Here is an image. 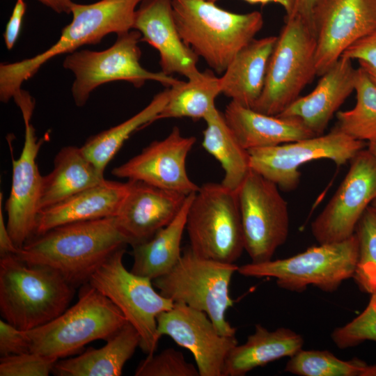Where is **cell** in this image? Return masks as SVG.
<instances>
[{
  "label": "cell",
  "instance_id": "1",
  "mask_svg": "<svg viewBox=\"0 0 376 376\" xmlns=\"http://www.w3.org/2000/svg\"><path fill=\"white\" fill-rule=\"evenodd\" d=\"M129 244L115 217L61 225L31 237L16 256L24 263L49 268L75 288L111 255Z\"/></svg>",
  "mask_w": 376,
  "mask_h": 376
},
{
  "label": "cell",
  "instance_id": "2",
  "mask_svg": "<svg viewBox=\"0 0 376 376\" xmlns=\"http://www.w3.org/2000/svg\"><path fill=\"white\" fill-rule=\"evenodd\" d=\"M143 0H100L74 3L71 22L61 30L58 40L45 51L13 63L0 65V100L7 103L19 95L22 84L33 77L51 59L70 54L87 45H96L110 33L133 29L135 12Z\"/></svg>",
  "mask_w": 376,
  "mask_h": 376
},
{
  "label": "cell",
  "instance_id": "3",
  "mask_svg": "<svg viewBox=\"0 0 376 376\" xmlns=\"http://www.w3.org/2000/svg\"><path fill=\"white\" fill-rule=\"evenodd\" d=\"M172 6L184 43L219 75L263 26L259 11L233 13L207 0H172Z\"/></svg>",
  "mask_w": 376,
  "mask_h": 376
},
{
  "label": "cell",
  "instance_id": "4",
  "mask_svg": "<svg viewBox=\"0 0 376 376\" xmlns=\"http://www.w3.org/2000/svg\"><path fill=\"white\" fill-rule=\"evenodd\" d=\"M75 287L49 268L29 265L16 254L0 256V314L22 331L42 326L69 306Z\"/></svg>",
  "mask_w": 376,
  "mask_h": 376
},
{
  "label": "cell",
  "instance_id": "5",
  "mask_svg": "<svg viewBox=\"0 0 376 376\" xmlns=\"http://www.w3.org/2000/svg\"><path fill=\"white\" fill-rule=\"evenodd\" d=\"M127 322L121 311L87 283L81 285L75 304L48 323L25 332L29 352L58 360L79 352L92 341L107 340Z\"/></svg>",
  "mask_w": 376,
  "mask_h": 376
},
{
  "label": "cell",
  "instance_id": "6",
  "mask_svg": "<svg viewBox=\"0 0 376 376\" xmlns=\"http://www.w3.org/2000/svg\"><path fill=\"white\" fill-rule=\"evenodd\" d=\"M355 234L345 240L311 246L292 256L253 263L238 267L246 277H271L284 290L301 292L309 285L326 292L338 290L343 281L353 278L358 259Z\"/></svg>",
  "mask_w": 376,
  "mask_h": 376
},
{
  "label": "cell",
  "instance_id": "7",
  "mask_svg": "<svg viewBox=\"0 0 376 376\" xmlns=\"http://www.w3.org/2000/svg\"><path fill=\"white\" fill-rule=\"evenodd\" d=\"M238 267L201 257L189 246L178 263L168 273L152 280V284L174 303L205 313L221 334L233 336L236 328L226 320V313L233 305L229 285Z\"/></svg>",
  "mask_w": 376,
  "mask_h": 376
},
{
  "label": "cell",
  "instance_id": "8",
  "mask_svg": "<svg viewBox=\"0 0 376 376\" xmlns=\"http://www.w3.org/2000/svg\"><path fill=\"white\" fill-rule=\"evenodd\" d=\"M316 37L299 15L285 17L270 56L262 93L252 109L277 116L316 75Z\"/></svg>",
  "mask_w": 376,
  "mask_h": 376
},
{
  "label": "cell",
  "instance_id": "9",
  "mask_svg": "<svg viewBox=\"0 0 376 376\" xmlns=\"http://www.w3.org/2000/svg\"><path fill=\"white\" fill-rule=\"evenodd\" d=\"M185 230L196 255L235 263L244 250L237 192L221 182L203 184L190 202Z\"/></svg>",
  "mask_w": 376,
  "mask_h": 376
},
{
  "label": "cell",
  "instance_id": "10",
  "mask_svg": "<svg viewBox=\"0 0 376 376\" xmlns=\"http://www.w3.org/2000/svg\"><path fill=\"white\" fill-rule=\"evenodd\" d=\"M140 33L134 29L117 35L115 42L102 51L80 49L66 55L65 69L72 72L71 93L75 104L83 107L92 92L102 84L125 81L136 88L155 81L171 88L180 80L162 72H151L140 63Z\"/></svg>",
  "mask_w": 376,
  "mask_h": 376
},
{
  "label": "cell",
  "instance_id": "11",
  "mask_svg": "<svg viewBox=\"0 0 376 376\" xmlns=\"http://www.w3.org/2000/svg\"><path fill=\"white\" fill-rule=\"evenodd\" d=\"M125 247L111 255L93 274L89 283L109 299L139 332L140 347L154 354L161 338L157 317L174 302L157 292L152 281L128 271L123 265Z\"/></svg>",
  "mask_w": 376,
  "mask_h": 376
},
{
  "label": "cell",
  "instance_id": "12",
  "mask_svg": "<svg viewBox=\"0 0 376 376\" xmlns=\"http://www.w3.org/2000/svg\"><path fill=\"white\" fill-rule=\"evenodd\" d=\"M237 195L244 250L253 263L272 260L289 234L287 202L275 183L252 169Z\"/></svg>",
  "mask_w": 376,
  "mask_h": 376
},
{
  "label": "cell",
  "instance_id": "13",
  "mask_svg": "<svg viewBox=\"0 0 376 376\" xmlns=\"http://www.w3.org/2000/svg\"><path fill=\"white\" fill-rule=\"evenodd\" d=\"M356 140L335 127L326 134L315 136L274 146L248 150L250 168L285 191L299 185V168L304 164L327 159L340 166L364 148Z\"/></svg>",
  "mask_w": 376,
  "mask_h": 376
},
{
  "label": "cell",
  "instance_id": "14",
  "mask_svg": "<svg viewBox=\"0 0 376 376\" xmlns=\"http://www.w3.org/2000/svg\"><path fill=\"white\" fill-rule=\"evenodd\" d=\"M334 195L311 225L318 244L341 242L354 234L357 225L376 198V161L360 150Z\"/></svg>",
  "mask_w": 376,
  "mask_h": 376
},
{
  "label": "cell",
  "instance_id": "15",
  "mask_svg": "<svg viewBox=\"0 0 376 376\" xmlns=\"http://www.w3.org/2000/svg\"><path fill=\"white\" fill-rule=\"evenodd\" d=\"M313 21L316 75L322 76L348 47L376 31V0H320Z\"/></svg>",
  "mask_w": 376,
  "mask_h": 376
},
{
  "label": "cell",
  "instance_id": "16",
  "mask_svg": "<svg viewBox=\"0 0 376 376\" xmlns=\"http://www.w3.org/2000/svg\"><path fill=\"white\" fill-rule=\"evenodd\" d=\"M157 333L169 336L193 355L199 376H224L226 359L238 344L235 336L221 334L207 315L182 303L157 317Z\"/></svg>",
  "mask_w": 376,
  "mask_h": 376
},
{
  "label": "cell",
  "instance_id": "17",
  "mask_svg": "<svg viewBox=\"0 0 376 376\" xmlns=\"http://www.w3.org/2000/svg\"><path fill=\"white\" fill-rule=\"evenodd\" d=\"M195 136H183L174 126L162 140L154 141L140 153L114 168L111 173L186 196L199 187L189 177L186 160L196 143Z\"/></svg>",
  "mask_w": 376,
  "mask_h": 376
},
{
  "label": "cell",
  "instance_id": "18",
  "mask_svg": "<svg viewBox=\"0 0 376 376\" xmlns=\"http://www.w3.org/2000/svg\"><path fill=\"white\" fill-rule=\"evenodd\" d=\"M24 142L17 159H13L12 184L6 203L7 228L19 249L33 236L41 194L42 179L36 162L44 139H38L31 120H24Z\"/></svg>",
  "mask_w": 376,
  "mask_h": 376
},
{
  "label": "cell",
  "instance_id": "19",
  "mask_svg": "<svg viewBox=\"0 0 376 376\" xmlns=\"http://www.w3.org/2000/svg\"><path fill=\"white\" fill-rule=\"evenodd\" d=\"M141 34V42L156 49L163 73H177L191 79L201 72L198 56L182 41L174 20L172 0H143L134 15L133 29Z\"/></svg>",
  "mask_w": 376,
  "mask_h": 376
},
{
  "label": "cell",
  "instance_id": "20",
  "mask_svg": "<svg viewBox=\"0 0 376 376\" xmlns=\"http://www.w3.org/2000/svg\"><path fill=\"white\" fill-rule=\"evenodd\" d=\"M131 181L129 193L115 219L129 244L133 246L149 240L171 222L181 210L187 196Z\"/></svg>",
  "mask_w": 376,
  "mask_h": 376
},
{
  "label": "cell",
  "instance_id": "21",
  "mask_svg": "<svg viewBox=\"0 0 376 376\" xmlns=\"http://www.w3.org/2000/svg\"><path fill=\"white\" fill-rule=\"evenodd\" d=\"M352 61L340 56L310 93L299 97L277 116L297 118L315 136L323 134L335 112L354 91L357 69Z\"/></svg>",
  "mask_w": 376,
  "mask_h": 376
},
{
  "label": "cell",
  "instance_id": "22",
  "mask_svg": "<svg viewBox=\"0 0 376 376\" xmlns=\"http://www.w3.org/2000/svg\"><path fill=\"white\" fill-rule=\"evenodd\" d=\"M131 185V180L122 182L104 179L93 187L40 210L33 236L69 223L115 217Z\"/></svg>",
  "mask_w": 376,
  "mask_h": 376
},
{
  "label": "cell",
  "instance_id": "23",
  "mask_svg": "<svg viewBox=\"0 0 376 376\" xmlns=\"http://www.w3.org/2000/svg\"><path fill=\"white\" fill-rule=\"evenodd\" d=\"M224 116L247 150L315 136L297 118L265 114L232 100L226 107Z\"/></svg>",
  "mask_w": 376,
  "mask_h": 376
},
{
  "label": "cell",
  "instance_id": "24",
  "mask_svg": "<svg viewBox=\"0 0 376 376\" xmlns=\"http://www.w3.org/2000/svg\"><path fill=\"white\" fill-rule=\"evenodd\" d=\"M276 40L274 36L253 39L243 47L220 77L221 93L233 102L252 108L263 90Z\"/></svg>",
  "mask_w": 376,
  "mask_h": 376
},
{
  "label": "cell",
  "instance_id": "25",
  "mask_svg": "<svg viewBox=\"0 0 376 376\" xmlns=\"http://www.w3.org/2000/svg\"><path fill=\"white\" fill-rule=\"evenodd\" d=\"M302 336L285 327L269 331L260 324L255 325L246 342L237 345L225 364L224 376H244L258 367L283 357H291L304 345Z\"/></svg>",
  "mask_w": 376,
  "mask_h": 376
},
{
  "label": "cell",
  "instance_id": "26",
  "mask_svg": "<svg viewBox=\"0 0 376 376\" xmlns=\"http://www.w3.org/2000/svg\"><path fill=\"white\" fill-rule=\"evenodd\" d=\"M137 330L127 322L100 348L88 347L77 357L58 360L52 373L58 376H119L140 346Z\"/></svg>",
  "mask_w": 376,
  "mask_h": 376
},
{
  "label": "cell",
  "instance_id": "27",
  "mask_svg": "<svg viewBox=\"0 0 376 376\" xmlns=\"http://www.w3.org/2000/svg\"><path fill=\"white\" fill-rule=\"evenodd\" d=\"M104 180L81 148H62L54 159L53 170L42 176L39 212L93 187Z\"/></svg>",
  "mask_w": 376,
  "mask_h": 376
},
{
  "label": "cell",
  "instance_id": "28",
  "mask_svg": "<svg viewBox=\"0 0 376 376\" xmlns=\"http://www.w3.org/2000/svg\"><path fill=\"white\" fill-rule=\"evenodd\" d=\"M194 193L187 196L180 212L149 240L132 246L131 272L154 280L168 273L182 256L181 242L188 208Z\"/></svg>",
  "mask_w": 376,
  "mask_h": 376
},
{
  "label": "cell",
  "instance_id": "29",
  "mask_svg": "<svg viewBox=\"0 0 376 376\" xmlns=\"http://www.w3.org/2000/svg\"><path fill=\"white\" fill-rule=\"evenodd\" d=\"M204 120L207 126L203 132L202 146L222 167L224 175L221 184L237 192L251 170L249 152L217 108Z\"/></svg>",
  "mask_w": 376,
  "mask_h": 376
},
{
  "label": "cell",
  "instance_id": "30",
  "mask_svg": "<svg viewBox=\"0 0 376 376\" xmlns=\"http://www.w3.org/2000/svg\"><path fill=\"white\" fill-rule=\"evenodd\" d=\"M170 88L156 94L140 111L121 123L88 138L81 149L84 155L102 172L135 131L153 123L169 101Z\"/></svg>",
  "mask_w": 376,
  "mask_h": 376
},
{
  "label": "cell",
  "instance_id": "31",
  "mask_svg": "<svg viewBox=\"0 0 376 376\" xmlns=\"http://www.w3.org/2000/svg\"><path fill=\"white\" fill-rule=\"evenodd\" d=\"M221 93L220 77L207 70L187 81L180 80L170 88L168 102L155 121L164 118H205L216 107L215 100Z\"/></svg>",
  "mask_w": 376,
  "mask_h": 376
},
{
  "label": "cell",
  "instance_id": "32",
  "mask_svg": "<svg viewBox=\"0 0 376 376\" xmlns=\"http://www.w3.org/2000/svg\"><path fill=\"white\" fill-rule=\"evenodd\" d=\"M357 101L354 107L337 112L336 128L359 141L376 139V84L359 66L354 86Z\"/></svg>",
  "mask_w": 376,
  "mask_h": 376
},
{
  "label": "cell",
  "instance_id": "33",
  "mask_svg": "<svg viewBox=\"0 0 376 376\" xmlns=\"http://www.w3.org/2000/svg\"><path fill=\"white\" fill-rule=\"evenodd\" d=\"M285 371L299 376H376V364L343 360L328 350L301 349L290 357Z\"/></svg>",
  "mask_w": 376,
  "mask_h": 376
},
{
  "label": "cell",
  "instance_id": "34",
  "mask_svg": "<svg viewBox=\"0 0 376 376\" xmlns=\"http://www.w3.org/2000/svg\"><path fill=\"white\" fill-rule=\"evenodd\" d=\"M354 234L358 240V259L353 279L359 289L376 292V210L370 205L359 219Z\"/></svg>",
  "mask_w": 376,
  "mask_h": 376
},
{
  "label": "cell",
  "instance_id": "35",
  "mask_svg": "<svg viewBox=\"0 0 376 376\" xmlns=\"http://www.w3.org/2000/svg\"><path fill=\"white\" fill-rule=\"evenodd\" d=\"M370 295L368 305L358 316L331 332L337 347L345 349L366 340L376 341V292Z\"/></svg>",
  "mask_w": 376,
  "mask_h": 376
},
{
  "label": "cell",
  "instance_id": "36",
  "mask_svg": "<svg viewBox=\"0 0 376 376\" xmlns=\"http://www.w3.org/2000/svg\"><path fill=\"white\" fill-rule=\"evenodd\" d=\"M135 376H199L197 367L186 361L183 354L167 348L147 355L136 368Z\"/></svg>",
  "mask_w": 376,
  "mask_h": 376
},
{
  "label": "cell",
  "instance_id": "37",
  "mask_svg": "<svg viewBox=\"0 0 376 376\" xmlns=\"http://www.w3.org/2000/svg\"><path fill=\"white\" fill-rule=\"evenodd\" d=\"M57 361L32 352L1 357L0 376H47Z\"/></svg>",
  "mask_w": 376,
  "mask_h": 376
},
{
  "label": "cell",
  "instance_id": "38",
  "mask_svg": "<svg viewBox=\"0 0 376 376\" xmlns=\"http://www.w3.org/2000/svg\"><path fill=\"white\" fill-rule=\"evenodd\" d=\"M29 343L25 331L20 330L3 319L0 320L1 357L29 352Z\"/></svg>",
  "mask_w": 376,
  "mask_h": 376
},
{
  "label": "cell",
  "instance_id": "39",
  "mask_svg": "<svg viewBox=\"0 0 376 376\" xmlns=\"http://www.w3.org/2000/svg\"><path fill=\"white\" fill-rule=\"evenodd\" d=\"M341 56L376 69V31L354 43Z\"/></svg>",
  "mask_w": 376,
  "mask_h": 376
},
{
  "label": "cell",
  "instance_id": "40",
  "mask_svg": "<svg viewBox=\"0 0 376 376\" xmlns=\"http://www.w3.org/2000/svg\"><path fill=\"white\" fill-rule=\"evenodd\" d=\"M26 11V2L24 0H17L3 33V40L8 50L14 47L19 36Z\"/></svg>",
  "mask_w": 376,
  "mask_h": 376
},
{
  "label": "cell",
  "instance_id": "41",
  "mask_svg": "<svg viewBox=\"0 0 376 376\" xmlns=\"http://www.w3.org/2000/svg\"><path fill=\"white\" fill-rule=\"evenodd\" d=\"M3 194H0V256L16 254L19 249L15 244L5 224L2 210Z\"/></svg>",
  "mask_w": 376,
  "mask_h": 376
},
{
  "label": "cell",
  "instance_id": "42",
  "mask_svg": "<svg viewBox=\"0 0 376 376\" xmlns=\"http://www.w3.org/2000/svg\"><path fill=\"white\" fill-rule=\"evenodd\" d=\"M319 1L320 0H295V6L293 14L298 15L304 19L313 31V12Z\"/></svg>",
  "mask_w": 376,
  "mask_h": 376
},
{
  "label": "cell",
  "instance_id": "43",
  "mask_svg": "<svg viewBox=\"0 0 376 376\" xmlns=\"http://www.w3.org/2000/svg\"><path fill=\"white\" fill-rule=\"evenodd\" d=\"M58 14H70L74 0H37Z\"/></svg>",
  "mask_w": 376,
  "mask_h": 376
},
{
  "label": "cell",
  "instance_id": "44",
  "mask_svg": "<svg viewBox=\"0 0 376 376\" xmlns=\"http://www.w3.org/2000/svg\"><path fill=\"white\" fill-rule=\"evenodd\" d=\"M212 2H217L219 0H207ZM251 4L265 5L269 3H274L281 6L286 13L285 17L292 15L294 13L295 6V0H244Z\"/></svg>",
  "mask_w": 376,
  "mask_h": 376
},
{
  "label": "cell",
  "instance_id": "45",
  "mask_svg": "<svg viewBox=\"0 0 376 376\" xmlns=\"http://www.w3.org/2000/svg\"><path fill=\"white\" fill-rule=\"evenodd\" d=\"M359 66L367 72L370 79L376 84V69L363 63H359Z\"/></svg>",
  "mask_w": 376,
  "mask_h": 376
},
{
  "label": "cell",
  "instance_id": "46",
  "mask_svg": "<svg viewBox=\"0 0 376 376\" xmlns=\"http://www.w3.org/2000/svg\"><path fill=\"white\" fill-rule=\"evenodd\" d=\"M368 150L376 161V139L369 142Z\"/></svg>",
  "mask_w": 376,
  "mask_h": 376
},
{
  "label": "cell",
  "instance_id": "47",
  "mask_svg": "<svg viewBox=\"0 0 376 376\" xmlns=\"http://www.w3.org/2000/svg\"><path fill=\"white\" fill-rule=\"evenodd\" d=\"M370 206H371L375 210H376V198L373 201V203H371Z\"/></svg>",
  "mask_w": 376,
  "mask_h": 376
}]
</instances>
